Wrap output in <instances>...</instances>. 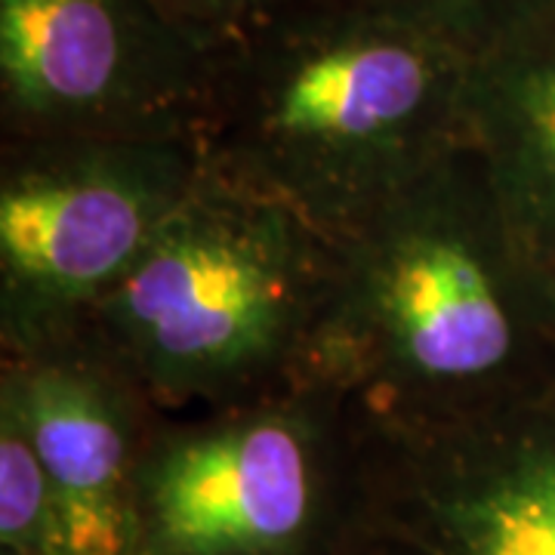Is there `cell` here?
Masks as SVG:
<instances>
[{"label":"cell","mask_w":555,"mask_h":555,"mask_svg":"<svg viewBox=\"0 0 555 555\" xmlns=\"http://www.w3.org/2000/svg\"><path fill=\"white\" fill-rule=\"evenodd\" d=\"M555 297L463 142L343 238L309 379L364 420L441 423L546 396Z\"/></svg>","instance_id":"6da1fadb"},{"label":"cell","mask_w":555,"mask_h":555,"mask_svg":"<svg viewBox=\"0 0 555 555\" xmlns=\"http://www.w3.org/2000/svg\"><path fill=\"white\" fill-rule=\"evenodd\" d=\"M356 451V411L306 379L160 416L137 473V555H324Z\"/></svg>","instance_id":"277c9868"},{"label":"cell","mask_w":555,"mask_h":555,"mask_svg":"<svg viewBox=\"0 0 555 555\" xmlns=\"http://www.w3.org/2000/svg\"><path fill=\"white\" fill-rule=\"evenodd\" d=\"M0 555H72L31 438L0 404Z\"/></svg>","instance_id":"30bf717a"},{"label":"cell","mask_w":555,"mask_h":555,"mask_svg":"<svg viewBox=\"0 0 555 555\" xmlns=\"http://www.w3.org/2000/svg\"><path fill=\"white\" fill-rule=\"evenodd\" d=\"M466 124L525 257L555 297V0L473 60Z\"/></svg>","instance_id":"9c48e42d"},{"label":"cell","mask_w":555,"mask_h":555,"mask_svg":"<svg viewBox=\"0 0 555 555\" xmlns=\"http://www.w3.org/2000/svg\"><path fill=\"white\" fill-rule=\"evenodd\" d=\"M469 68L356 0H291L222 53L198 142L207 164L337 241L469 142Z\"/></svg>","instance_id":"7a4b0ae2"},{"label":"cell","mask_w":555,"mask_h":555,"mask_svg":"<svg viewBox=\"0 0 555 555\" xmlns=\"http://www.w3.org/2000/svg\"><path fill=\"white\" fill-rule=\"evenodd\" d=\"M201 167L192 137L3 142L0 356L75 346Z\"/></svg>","instance_id":"5b68a950"},{"label":"cell","mask_w":555,"mask_h":555,"mask_svg":"<svg viewBox=\"0 0 555 555\" xmlns=\"http://www.w3.org/2000/svg\"><path fill=\"white\" fill-rule=\"evenodd\" d=\"M383 16L414 25L478 60L534 16L546 0H356Z\"/></svg>","instance_id":"8fae6325"},{"label":"cell","mask_w":555,"mask_h":555,"mask_svg":"<svg viewBox=\"0 0 555 555\" xmlns=\"http://www.w3.org/2000/svg\"><path fill=\"white\" fill-rule=\"evenodd\" d=\"M222 53L167 0H0L3 142L198 139Z\"/></svg>","instance_id":"52a82bcc"},{"label":"cell","mask_w":555,"mask_h":555,"mask_svg":"<svg viewBox=\"0 0 555 555\" xmlns=\"http://www.w3.org/2000/svg\"><path fill=\"white\" fill-rule=\"evenodd\" d=\"M0 404L20 416L72 555H137V473L160 416L83 346L0 358Z\"/></svg>","instance_id":"ba28073f"},{"label":"cell","mask_w":555,"mask_h":555,"mask_svg":"<svg viewBox=\"0 0 555 555\" xmlns=\"http://www.w3.org/2000/svg\"><path fill=\"white\" fill-rule=\"evenodd\" d=\"M179 20L219 50L235 47L291 0H167Z\"/></svg>","instance_id":"7c38bea8"},{"label":"cell","mask_w":555,"mask_h":555,"mask_svg":"<svg viewBox=\"0 0 555 555\" xmlns=\"http://www.w3.org/2000/svg\"><path fill=\"white\" fill-rule=\"evenodd\" d=\"M334 278L337 241L204 158L78 346L158 416L257 401L309 379Z\"/></svg>","instance_id":"3957f363"},{"label":"cell","mask_w":555,"mask_h":555,"mask_svg":"<svg viewBox=\"0 0 555 555\" xmlns=\"http://www.w3.org/2000/svg\"><path fill=\"white\" fill-rule=\"evenodd\" d=\"M324 555H555V389L441 423L356 414Z\"/></svg>","instance_id":"8992f818"}]
</instances>
